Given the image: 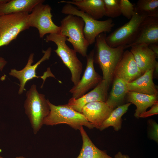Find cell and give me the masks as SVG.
Returning <instances> with one entry per match:
<instances>
[{
    "label": "cell",
    "instance_id": "25",
    "mask_svg": "<svg viewBox=\"0 0 158 158\" xmlns=\"http://www.w3.org/2000/svg\"><path fill=\"white\" fill-rule=\"evenodd\" d=\"M103 1L105 16L115 18L121 15L119 0H103Z\"/></svg>",
    "mask_w": 158,
    "mask_h": 158
},
{
    "label": "cell",
    "instance_id": "13",
    "mask_svg": "<svg viewBox=\"0 0 158 158\" xmlns=\"http://www.w3.org/2000/svg\"><path fill=\"white\" fill-rule=\"evenodd\" d=\"M142 75L131 53L128 50L124 51L116 68L114 78H119L129 83Z\"/></svg>",
    "mask_w": 158,
    "mask_h": 158
},
{
    "label": "cell",
    "instance_id": "1",
    "mask_svg": "<svg viewBox=\"0 0 158 158\" xmlns=\"http://www.w3.org/2000/svg\"><path fill=\"white\" fill-rule=\"evenodd\" d=\"M106 33H102L96 38L94 54V62L98 64L103 74L102 79L110 83L114 78L116 68L121 59L125 46L113 48L107 43Z\"/></svg>",
    "mask_w": 158,
    "mask_h": 158
},
{
    "label": "cell",
    "instance_id": "26",
    "mask_svg": "<svg viewBox=\"0 0 158 158\" xmlns=\"http://www.w3.org/2000/svg\"><path fill=\"white\" fill-rule=\"evenodd\" d=\"M119 4L121 14L130 20L135 12V4L128 0H119Z\"/></svg>",
    "mask_w": 158,
    "mask_h": 158
},
{
    "label": "cell",
    "instance_id": "10",
    "mask_svg": "<svg viewBox=\"0 0 158 158\" xmlns=\"http://www.w3.org/2000/svg\"><path fill=\"white\" fill-rule=\"evenodd\" d=\"M51 48L49 47L45 50H42L44 55L39 61L34 65L33 62L34 54L31 53L29 57L27 63L25 66L22 70L18 71L15 69H11L9 73L10 75L18 78L20 82L19 89L18 92L19 95L22 94L25 90V87L26 83L29 80L35 78H41L44 82L46 78L48 77L54 76L51 73L50 69L48 68L46 73L41 76L36 75V70L38 66L42 62L48 60L51 55Z\"/></svg>",
    "mask_w": 158,
    "mask_h": 158
},
{
    "label": "cell",
    "instance_id": "6",
    "mask_svg": "<svg viewBox=\"0 0 158 158\" xmlns=\"http://www.w3.org/2000/svg\"><path fill=\"white\" fill-rule=\"evenodd\" d=\"M61 12L64 14L80 17L83 19L84 23V35L89 45L95 42L96 37L101 33L111 32L114 25L111 18L103 21L95 19L70 4H66Z\"/></svg>",
    "mask_w": 158,
    "mask_h": 158
},
{
    "label": "cell",
    "instance_id": "21",
    "mask_svg": "<svg viewBox=\"0 0 158 158\" xmlns=\"http://www.w3.org/2000/svg\"><path fill=\"white\" fill-rule=\"evenodd\" d=\"M111 90L106 102L112 109L122 104L129 91L127 83L117 78H114Z\"/></svg>",
    "mask_w": 158,
    "mask_h": 158
},
{
    "label": "cell",
    "instance_id": "29",
    "mask_svg": "<svg viewBox=\"0 0 158 158\" xmlns=\"http://www.w3.org/2000/svg\"><path fill=\"white\" fill-rule=\"evenodd\" d=\"M150 48L156 55L157 58L158 57V44H152L148 45Z\"/></svg>",
    "mask_w": 158,
    "mask_h": 158
},
{
    "label": "cell",
    "instance_id": "34",
    "mask_svg": "<svg viewBox=\"0 0 158 158\" xmlns=\"http://www.w3.org/2000/svg\"><path fill=\"white\" fill-rule=\"evenodd\" d=\"M0 158H3L0 155Z\"/></svg>",
    "mask_w": 158,
    "mask_h": 158
},
{
    "label": "cell",
    "instance_id": "12",
    "mask_svg": "<svg viewBox=\"0 0 158 158\" xmlns=\"http://www.w3.org/2000/svg\"><path fill=\"white\" fill-rule=\"evenodd\" d=\"M110 84L108 81L102 79L93 90L80 97L70 99L67 104L74 110L81 113L83 107L89 103L95 101L106 102Z\"/></svg>",
    "mask_w": 158,
    "mask_h": 158
},
{
    "label": "cell",
    "instance_id": "33",
    "mask_svg": "<svg viewBox=\"0 0 158 158\" xmlns=\"http://www.w3.org/2000/svg\"><path fill=\"white\" fill-rule=\"evenodd\" d=\"M15 158H26L23 156H20L17 157Z\"/></svg>",
    "mask_w": 158,
    "mask_h": 158
},
{
    "label": "cell",
    "instance_id": "4",
    "mask_svg": "<svg viewBox=\"0 0 158 158\" xmlns=\"http://www.w3.org/2000/svg\"><path fill=\"white\" fill-rule=\"evenodd\" d=\"M66 39L59 33H53L47 35L45 40L46 42H52L56 45L57 48L54 51L70 71L71 80L74 86L80 79L83 64L78 58L76 51L67 45Z\"/></svg>",
    "mask_w": 158,
    "mask_h": 158
},
{
    "label": "cell",
    "instance_id": "11",
    "mask_svg": "<svg viewBox=\"0 0 158 158\" xmlns=\"http://www.w3.org/2000/svg\"><path fill=\"white\" fill-rule=\"evenodd\" d=\"M94 54L93 49L86 57V66L82 78L78 83L69 91L72 94V97L76 99L80 97L102 80V78L94 68Z\"/></svg>",
    "mask_w": 158,
    "mask_h": 158
},
{
    "label": "cell",
    "instance_id": "27",
    "mask_svg": "<svg viewBox=\"0 0 158 158\" xmlns=\"http://www.w3.org/2000/svg\"><path fill=\"white\" fill-rule=\"evenodd\" d=\"M151 109L141 114L140 118H146L158 114V102L155 103L151 107Z\"/></svg>",
    "mask_w": 158,
    "mask_h": 158
},
{
    "label": "cell",
    "instance_id": "8",
    "mask_svg": "<svg viewBox=\"0 0 158 158\" xmlns=\"http://www.w3.org/2000/svg\"><path fill=\"white\" fill-rule=\"evenodd\" d=\"M146 18L135 12L128 22L106 36L107 43L112 47L125 46L126 49L136 38L141 24Z\"/></svg>",
    "mask_w": 158,
    "mask_h": 158
},
{
    "label": "cell",
    "instance_id": "15",
    "mask_svg": "<svg viewBox=\"0 0 158 158\" xmlns=\"http://www.w3.org/2000/svg\"><path fill=\"white\" fill-rule=\"evenodd\" d=\"M158 44V17L146 18L141 23L134 41L127 48L136 44Z\"/></svg>",
    "mask_w": 158,
    "mask_h": 158
},
{
    "label": "cell",
    "instance_id": "2",
    "mask_svg": "<svg viewBox=\"0 0 158 158\" xmlns=\"http://www.w3.org/2000/svg\"><path fill=\"white\" fill-rule=\"evenodd\" d=\"M24 107L33 133L36 134L42 126L43 121L50 111L45 95L39 93L36 86L32 85L26 94Z\"/></svg>",
    "mask_w": 158,
    "mask_h": 158
},
{
    "label": "cell",
    "instance_id": "3",
    "mask_svg": "<svg viewBox=\"0 0 158 158\" xmlns=\"http://www.w3.org/2000/svg\"><path fill=\"white\" fill-rule=\"evenodd\" d=\"M47 101L50 108L49 112L44 119L43 124L54 126L65 124L75 130H79L81 126L91 129L94 127L81 113L74 110L67 104L55 105Z\"/></svg>",
    "mask_w": 158,
    "mask_h": 158
},
{
    "label": "cell",
    "instance_id": "20",
    "mask_svg": "<svg viewBox=\"0 0 158 158\" xmlns=\"http://www.w3.org/2000/svg\"><path fill=\"white\" fill-rule=\"evenodd\" d=\"M129 102L135 105L136 109L134 116L140 118V115L146 111L149 107L158 102V95H150L133 91H128L126 97Z\"/></svg>",
    "mask_w": 158,
    "mask_h": 158
},
{
    "label": "cell",
    "instance_id": "32",
    "mask_svg": "<svg viewBox=\"0 0 158 158\" xmlns=\"http://www.w3.org/2000/svg\"><path fill=\"white\" fill-rule=\"evenodd\" d=\"M158 63H157L155 66L154 68L153 73H154V74H153V75L154 74V75L156 78L157 77H158Z\"/></svg>",
    "mask_w": 158,
    "mask_h": 158
},
{
    "label": "cell",
    "instance_id": "22",
    "mask_svg": "<svg viewBox=\"0 0 158 158\" xmlns=\"http://www.w3.org/2000/svg\"><path fill=\"white\" fill-rule=\"evenodd\" d=\"M79 130L82 136L83 145L80 153L76 158H113L104 151L98 148L93 143L83 126Z\"/></svg>",
    "mask_w": 158,
    "mask_h": 158
},
{
    "label": "cell",
    "instance_id": "23",
    "mask_svg": "<svg viewBox=\"0 0 158 158\" xmlns=\"http://www.w3.org/2000/svg\"><path fill=\"white\" fill-rule=\"evenodd\" d=\"M131 104L128 102L120 105L114 109L103 122L99 129L102 130L110 126H112L116 131L120 130L121 128L122 116L126 112Z\"/></svg>",
    "mask_w": 158,
    "mask_h": 158
},
{
    "label": "cell",
    "instance_id": "30",
    "mask_svg": "<svg viewBox=\"0 0 158 158\" xmlns=\"http://www.w3.org/2000/svg\"><path fill=\"white\" fill-rule=\"evenodd\" d=\"M7 62L3 57H0V71H2L7 64Z\"/></svg>",
    "mask_w": 158,
    "mask_h": 158
},
{
    "label": "cell",
    "instance_id": "19",
    "mask_svg": "<svg viewBox=\"0 0 158 158\" xmlns=\"http://www.w3.org/2000/svg\"><path fill=\"white\" fill-rule=\"evenodd\" d=\"M154 68L149 69L134 80L127 83L129 91L150 95H158V90L153 82Z\"/></svg>",
    "mask_w": 158,
    "mask_h": 158
},
{
    "label": "cell",
    "instance_id": "18",
    "mask_svg": "<svg viewBox=\"0 0 158 158\" xmlns=\"http://www.w3.org/2000/svg\"><path fill=\"white\" fill-rule=\"evenodd\" d=\"M59 3L69 4L76 6L78 10L96 20H98L105 16L103 0H62Z\"/></svg>",
    "mask_w": 158,
    "mask_h": 158
},
{
    "label": "cell",
    "instance_id": "28",
    "mask_svg": "<svg viewBox=\"0 0 158 158\" xmlns=\"http://www.w3.org/2000/svg\"><path fill=\"white\" fill-rule=\"evenodd\" d=\"M151 126V129L150 133L151 138L158 142V126L157 123L154 122L150 121Z\"/></svg>",
    "mask_w": 158,
    "mask_h": 158
},
{
    "label": "cell",
    "instance_id": "17",
    "mask_svg": "<svg viewBox=\"0 0 158 158\" xmlns=\"http://www.w3.org/2000/svg\"><path fill=\"white\" fill-rule=\"evenodd\" d=\"M44 0H0V16L19 13H30Z\"/></svg>",
    "mask_w": 158,
    "mask_h": 158
},
{
    "label": "cell",
    "instance_id": "7",
    "mask_svg": "<svg viewBox=\"0 0 158 158\" xmlns=\"http://www.w3.org/2000/svg\"><path fill=\"white\" fill-rule=\"evenodd\" d=\"M29 14L19 13L0 16V47L8 45L21 32L30 28Z\"/></svg>",
    "mask_w": 158,
    "mask_h": 158
},
{
    "label": "cell",
    "instance_id": "5",
    "mask_svg": "<svg viewBox=\"0 0 158 158\" xmlns=\"http://www.w3.org/2000/svg\"><path fill=\"white\" fill-rule=\"evenodd\" d=\"M60 23L59 33L66 37V41L72 44L76 52L86 57L89 44L84 35V23L83 19L80 17L67 15Z\"/></svg>",
    "mask_w": 158,
    "mask_h": 158
},
{
    "label": "cell",
    "instance_id": "16",
    "mask_svg": "<svg viewBox=\"0 0 158 158\" xmlns=\"http://www.w3.org/2000/svg\"><path fill=\"white\" fill-rule=\"evenodd\" d=\"M130 51L132 54L142 75L147 70L154 68L158 63L156 55L148 45L144 44L133 45Z\"/></svg>",
    "mask_w": 158,
    "mask_h": 158
},
{
    "label": "cell",
    "instance_id": "14",
    "mask_svg": "<svg viewBox=\"0 0 158 158\" xmlns=\"http://www.w3.org/2000/svg\"><path fill=\"white\" fill-rule=\"evenodd\" d=\"M113 110L105 102L95 101L85 105L81 113L94 128L99 129Z\"/></svg>",
    "mask_w": 158,
    "mask_h": 158
},
{
    "label": "cell",
    "instance_id": "31",
    "mask_svg": "<svg viewBox=\"0 0 158 158\" xmlns=\"http://www.w3.org/2000/svg\"><path fill=\"white\" fill-rule=\"evenodd\" d=\"M113 158H129V157L128 155L123 154L121 152H118Z\"/></svg>",
    "mask_w": 158,
    "mask_h": 158
},
{
    "label": "cell",
    "instance_id": "9",
    "mask_svg": "<svg viewBox=\"0 0 158 158\" xmlns=\"http://www.w3.org/2000/svg\"><path fill=\"white\" fill-rule=\"evenodd\" d=\"M43 3L37 5L29 13L28 18L30 27L36 28L41 38L47 34L59 33L60 30V27L56 25L52 21L51 7Z\"/></svg>",
    "mask_w": 158,
    "mask_h": 158
},
{
    "label": "cell",
    "instance_id": "24",
    "mask_svg": "<svg viewBox=\"0 0 158 158\" xmlns=\"http://www.w3.org/2000/svg\"><path fill=\"white\" fill-rule=\"evenodd\" d=\"M134 11L146 17H158V0H139L135 5Z\"/></svg>",
    "mask_w": 158,
    "mask_h": 158
}]
</instances>
